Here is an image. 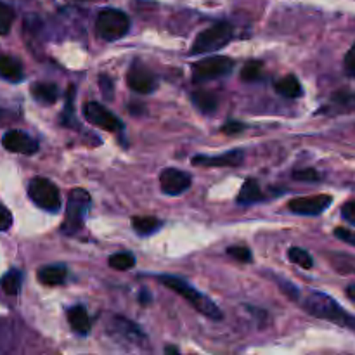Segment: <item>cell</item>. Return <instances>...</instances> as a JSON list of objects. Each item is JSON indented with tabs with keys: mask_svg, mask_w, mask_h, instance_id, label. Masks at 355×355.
Masks as SVG:
<instances>
[{
	"mask_svg": "<svg viewBox=\"0 0 355 355\" xmlns=\"http://www.w3.org/2000/svg\"><path fill=\"white\" fill-rule=\"evenodd\" d=\"M90 194L82 187L71 189L68 196V208H66L64 220L61 224V232L64 236H75L85 225V217L90 210Z\"/></svg>",
	"mask_w": 355,
	"mask_h": 355,
	"instance_id": "3957f363",
	"label": "cell"
},
{
	"mask_svg": "<svg viewBox=\"0 0 355 355\" xmlns=\"http://www.w3.org/2000/svg\"><path fill=\"white\" fill-rule=\"evenodd\" d=\"M232 38H234V30H232L231 24L217 23L198 35L193 47H191V52L193 54H207V52L220 51Z\"/></svg>",
	"mask_w": 355,
	"mask_h": 355,
	"instance_id": "5b68a950",
	"label": "cell"
},
{
	"mask_svg": "<svg viewBox=\"0 0 355 355\" xmlns=\"http://www.w3.org/2000/svg\"><path fill=\"white\" fill-rule=\"evenodd\" d=\"M191 101L205 114H211L217 111L218 96L215 92H211V90H198V92H193L191 94Z\"/></svg>",
	"mask_w": 355,
	"mask_h": 355,
	"instance_id": "d6986e66",
	"label": "cell"
},
{
	"mask_svg": "<svg viewBox=\"0 0 355 355\" xmlns=\"http://www.w3.org/2000/svg\"><path fill=\"white\" fill-rule=\"evenodd\" d=\"M21 284H23V272L17 269H10L9 272H6L0 279V286L10 297H16L21 290Z\"/></svg>",
	"mask_w": 355,
	"mask_h": 355,
	"instance_id": "603a6c76",
	"label": "cell"
},
{
	"mask_svg": "<svg viewBox=\"0 0 355 355\" xmlns=\"http://www.w3.org/2000/svg\"><path fill=\"white\" fill-rule=\"evenodd\" d=\"M14 17H16V14H14L12 7L0 0V35L9 33L10 26L14 23Z\"/></svg>",
	"mask_w": 355,
	"mask_h": 355,
	"instance_id": "4316f807",
	"label": "cell"
},
{
	"mask_svg": "<svg viewBox=\"0 0 355 355\" xmlns=\"http://www.w3.org/2000/svg\"><path fill=\"white\" fill-rule=\"evenodd\" d=\"M347 295H349L350 300L355 302V284H350V286L347 288Z\"/></svg>",
	"mask_w": 355,
	"mask_h": 355,
	"instance_id": "d590c367",
	"label": "cell"
},
{
	"mask_svg": "<svg viewBox=\"0 0 355 355\" xmlns=\"http://www.w3.org/2000/svg\"><path fill=\"white\" fill-rule=\"evenodd\" d=\"M68 322L71 326L73 331L80 336L89 335L90 329H92V321H90L89 314H87L85 307L82 305H75V307L68 309Z\"/></svg>",
	"mask_w": 355,
	"mask_h": 355,
	"instance_id": "9a60e30c",
	"label": "cell"
},
{
	"mask_svg": "<svg viewBox=\"0 0 355 355\" xmlns=\"http://www.w3.org/2000/svg\"><path fill=\"white\" fill-rule=\"evenodd\" d=\"M234 59L227 55H211L193 64V80L194 82H208V80H217L222 76H227L234 69Z\"/></svg>",
	"mask_w": 355,
	"mask_h": 355,
	"instance_id": "52a82bcc",
	"label": "cell"
},
{
	"mask_svg": "<svg viewBox=\"0 0 355 355\" xmlns=\"http://www.w3.org/2000/svg\"><path fill=\"white\" fill-rule=\"evenodd\" d=\"M2 146L10 153L17 155H35L38 151V142L23 130H9L2 137Z\"/></svg>",
	"mask_w": 355,
	"mask_h": 355,
	"instance_id": "4fadbf2b",
	"label": "cell"
},
{
	"mask_svg": "<svg viewBox=\"0 0 355 355\" xmlns=\"http://www.w3.org/2000/svg\"><path fill=\"white\" fill-rule=\"evenodd\" d=\"M165 352H170V354H179V349H177V347H166Z\"/></svg>",
	"mask_w": 355,
	"mask_h": 355,
	"instance_id": "8d00e7d4",
	"label": "cell"
},
{
	"mask_svg": "<svg viewBox=\"0 0 355 355\" xmlns=\"http://www.w3.org/2000/svg\"><path fill=\"white\" fill-rule=\"evenodd\" d=\"M0 78L7 82H21L24 78L23 64L12 55H0Z\"/></svg>",
	"mask_w": 355,
	"mask_h": 355,
	"instance_id": "e0dca14e",
	"label": "cell"
},
{
	"mask_svg": "<svg viewBox=\"0 0 355 355\" xmlns=\"http://www.w3.org/2000/svg\"><path fill=\"white\" fill-rule=\"evenodd\" d=\"M107 331L116 340H123L125 343H132V345H144L146 343V335L139 329V326L120 315L111 318V321L107 322Z\"/></svg>",
	"mask_w": 355,
	"mask_h": 355,
	"instance_id": "8fae6325",
	"label": "cell"
},
{
	"mask_svg": "<svg viewBox=\"0 0 355 355\" xmlns=\"http://www.w3.org/2000/svg\"><path fill=\"white\" fill-rule=\"evenodd\" d=\"M73 101H75V87H69L68 94H66V107L61 114V125H64V127H78L75 121V106H73Z\"/></svg>",
	"mask_w": 355,
	"mask_h": 355,
	"instance_id": "d4e9b609",
	"label": "cell"
},
{
	"mask_svg": "<svg viewBox=\"0 0 355 355\" xmlns=\"http://www.w3.org/2000/svg\"><path fill=\"white\" fill-rule=\"evenodd\" d=\"M83 116L89 123L96 125L97 128H103L107 132H121L123 130V123H121L120 118L114 113H111L107 107H104L103 104L94 103L89 101L83 107Z\"/></svg>",
	"mask_w": 355,
	"mask_h": 355,
	"instance_id": "ba28073f",
	"label": "cell"
},
{
	"mask_svg": "<svg viewBox=\"0 0 355 355\" xmlns=\"http://www.w3.org/2000/svg\"><path fill=\"white\" fill-rule=\"evenodd\" d=\"M128 30H130V19L123 10L107 7L97 14L96 31L103 40H120L128 33Z\"/></svg>",
	"mask_w": 355,
	"mask_h": 355,
	"instance_id": "277c9868",
	"label": "cell"
},
{
	"mask_svg": "<svg viewBox=\"0 0 355 355\" xmlns=\"http://www.w3.org/2000/svg\"><path fill=\"white\" fill-rule=\"evenodd\" d=\"M262 68H263L262 62L259 61L248 62V64L243 68L241 78L245 80V82H257V80H260V76H262Z\"/></svg>",
	"mask_w": 355,
	"mask_h": 355,
	"instance_id": "83f0119b",
	"label": "cell"
},
{
	"mask_svg": "<svg viewBox=\"0 0 355 355\" xmlns=\"http://www.w3.org/2000/svg\"><path fill=\"white\" fill-rule=\"evenodd\" d=\"M107 263H110L111 269L114 270H130L132 267L135 266V257L132 255L130 252H120V253H113V255L107 259Z\"/></svg>",
	"mask_w": 355,
	"mask_h": 355,
	"instance_id": "cb8c5ba5",
	"label": "cell"
},
{
	"mask_svg": "<svg viewBox=\"0 0 355 355\" xmlns=\"http://www.w3.org/2000/svg\"><path fill=\"white\" fill-rule=\"evenodd\" d=\"M159 184H162V191L168 196H179V194L186 193L193 184V179L187 172L179 168H165L159 173Z\"/></svg>",
	"mask_w": 355,
	"mask_h": 355,
	"instance_id": "7c38bea8",
	"label": "cell"
},
{
	"mask_svg": "<svg viewBox=\"0 0 355 355\" xmlns=\"http://www.w3.org/2000/svg\"><path fill=\"white\" fill-rule=\"evenodd\" d=\"M156 279L159 281L162 284H165L168 290H172L173 293L180 295L182 298H186L187 304L193 305L201 315L205 318L211 319V321H220L224 318L220 309L207 297V295L200 293L193 284H189L187 281H184L182 277H177V276H170V274H163V276H158Z\"/></svg>",
	"mask_w": 355,
	"mask_h": 355,
	"instance_id": "7a4b0ae2",
	"label": "cell"
},
{
	"mask_svg": "<svg viewBox=\"0 0 355 355\" xmlns=\"http://www.w3.org/2000/svg\"><path fill=\"white\" fill-rule=\"evenodd\" d=\"M227 255L232 257L234 260H238V262H252V252H250V248H246V246H231V248H227Z\"/></svg>",
	"mask_w": 355,
	"mask_h": 355,
	"instance_id": "f1b7e54d",
	"label": "cell"
},
{
	"mask_svg": "<svg viewBox=\"0 0 355 355\" xmlns=\"http://www.w3.org/2000/svg\"><path fill=\"white\" fill-rule=\"evenodd\" d=\"M31 96L44 104H54L59 97V90L55 83L47 82H38L31 85Z\"/></svg>",
	"mask_w": 355,
	"mask_h": 355,
	"instance_id": "7402d4cb",
	"label": "cell"
},
{
	"mask_svg": "<svg viewBox=\"0 0 355 355\" xmlns=\"http://www.w3.org/2000/svg\"><path fill=\"white\" fill-rule=\"evenodd\" d=\"M342 215H343V218H345V220L349 222V224L355 225V200L349 201V203L343 205Z\"/></svg>",
	"mask_w": 355,
	"mask_h": 355,
	"instance_id": "d6a6232c",
	"label": "cell"
},
{
	"mask_svg": "<svg viewBox=\"0 0 355 355\" xmlns=\"http://www.w3.org/2000/svg\"><path fill=\"white\" fill-rule=\"evenodd\" d=\"M288 259L293 263H297L298 267H302V269H312V266H314V260H312L311 253L302 248H297V246L288 250Z\"/></svg>",
	"mask_w": 355,
	"mask_h": 355,
	"instance_id": "484cf974",
	"label": "cell"
},
{
	"mask_svg": "<svg viewBox=\"0 0 355 355\" xmlns=\"http://www.w3.org/2000/svg\"><path fill=\"white\" fill-rule=\"evenodd\" d=\"M343 68H345L347 75L355 78V44L352 45V49L347 52L345 59H343Z\"/></svg>",
	"mask_w": 355,
	"mask_h": 355,
	"instance_id": "1f68e13d",
	"label": "cell"
},
{
	"mask_svg": "<svg viewBox=\"0 0 355 355\" xmlns=\"http://www.w3.org/2000/svg\"><path fill=\"white\" fill-rule=\"evenodd\" d=\"M333 203V198L329 194H315V196H304L295 198L288 203L290 211L297 215H304V217H315L321 215L322 211L328 210Z\"/></svg>",
	"mask_w": 355,
	"mask_h": 355,
	"instance_id": "9c48e42d",
	"label": "cell"
},
{
	"mask_svg": "<svg viewBox=\"0 0 355 355\" xmlns=\"http://www.w3.org/2000/svg\"><path fill=\"white\" fill-rule=\"evenodd\" d=\"M10 227H12V214L9 211V208L0 203V232L9 231Z\"/></svg>",
	"mask_w": 355,
	"mask_h": 355,
	"instance_id": "4dcf8cb0",
	"label": "cell"
},
{
	"mask_svg": "<svg viewBox=\"0 0 355 355\" xmlns=\"http://www.w3.org/2000/svg\"><path fill=\"white\" fill-rule=\"evenodd\" d=\"M163 227V222L149 215H135L132 217V229L139 236H151Z\"/></svg>",
	"mask_w": 355,
	"mask_h": 355,
	"instance_id": "ffe728a7",
	"label": "cell"
},
{
	"mask_svg": "<svg viewBox=\"0 0 355 355\" xmlns=\"http://www.w3.org/2000/svg\"><path fill=\"white\" fill-rule=\"evenodd\" d=\"M127 83L134 92L151 94L158 89V76L142 62L135 61L127 73Z\"/></svg>",
	"mask_w": 355,
	"mask_h": 355,
	"instance_id": "30bf717a",
	"label": "cell"
},
{
	"mask_svg": "<svg viewBox=\"0 0 355 355\" xmlns=\"http://www.w3.org/2000/svg\"><path fill=\"white\" fill-rule=\"evenodd\" d=\"M302 307L309 314L314 315V318L324 319V321H331L340 326H345V328L355 329V318H352L347 311H343L335 298H331L326 293H321V291H309L307 295H304V298H302Z\"/></svg>",
	"mask_w": 355,
	"mask_h": 355,
	"instance_id": "6da1fadb",
	"label": "cell"
},
{
	"mask_svg": "<svg viewBox=\"0 0 355 355\" xmlns=\"http://www.w3.org/2000/svg\"><path fill=\"white\" fill-rule=\"evenodd\" d=\"M28 196L38 208L51 211V214H55L61 208V193H59L58 186L44 177L31 179L30 186H28Z\"/></svg>",
	"mask_w": 355,
	"mask_h": 355,
	"instance_id": "8992f818",
	"label": "cell"
},
{
	"mask_svg": "<svg viewBox=\"0 0 355 355\" xmlns=\"http://www.w3.org/2000/svg\"><path fill=\"white\" fill-rule=\"evenodd\" d=\"M149 300H151V298H149L148 293H142V295H141V302H142V304H148Z\"/></svg>",
	"mask_w": 355,
	"mask_h": 355,
	"instance_id": "74e56055",
	"label": "cell"
},
{
	"mask_svg": "<svg viewBox=\"0 0 355 355\" xmlns=\"http://www.w3.org/2000/svg\"><path fill=\"white\" fill-rule=\"evenodd\" d=\"M66 277H68V269L61 263L45 266L38 270V281L44 286H61L66 283Z\"/></svg>",
	"mask_w": 355,
	"mask_h": 355,
	"instance_id": "2e32d148",
	"label": "cell"
},
{
	"mask_svg": "<svg viewBox=\"0 0 355 355\" xmlns=\"http://www.w3.org/2000/svg\"><path fill=\"white\" fill-rule=\"evenodd\" d=\"M274 89H276L277 94H281L283 97H288V99H298L304 94V89H302L300 82L295 75H286L281 80H277L274 83Z\"/></svg>",
	"mask_w": 355,
	"mask_h": 355,
	"instance_id": "44dd1931",
	"label": "cell"
},
{
	"mask_svg": "<svg viewBox=\"0 0 355 355\" xmlns=\"http://www.w3.org/2000/svg\"><path fill=\"white\" fill-rule=\"evenodd\" d=\"M245 128H246L245 123H239V121L231 120L229 123H225L224 127H222V132H224V134L232 135V134H239V132L245 130Z\"/></svg>",
	"mask_w": 355,
	"mask_h": 355,
	"instance_id": "836d02e7",
	"label": "cell"
},
{
	"mask_svg": "<svg viewBox=\"0 0 355 355\" xmlns=\"http://www.w3.org/2000/svg\"><path fill=\"white\" fill-rule=\"evenodd\" d=\"M245 153L243 151H227L224 155L217 156H207V155H196L193 156V165L196 166H236L241 165Z\"/></svg>",
	"mask_w": 355,
	"mask_h": 355,
	"instance_id": "5bb4252c",
	"label": "cell"
},
{
	"mask_svg": "<svg viewBox=\"0 0 355 355\" xmlns=\"http://www.w3.org/2000/svg\"><path fill=\"white\" fill-rule=\"evenodd\" d=\"M295 180H302V182H318L321 179L318 170L314 168H304V170H295L293 172Z\"/></svg>",
	"mask_w": 355,
	"mask_h": 355,
	"instance_id": "f546056e",
	"label": "cell"
},
{
	"mask_svg": "<svg viewBox=\"0 0 355 355\" xmlns=\"http://www.w3.org/2000/svg\"><path fill=\"white\" fill-rule=\"evenodd\" d=\"M263 200H266V194H263L262 187H260V184L257 182L255 179L246 180V182L243 184L241 191H239L238 198H236L238 205H241V207L260 203V201H263Z\"/></svg>",
	"mask_w": 355,
	"mask_h": 355,
	"instance_id": "ac0fdd59",
	"label": "cell"
},
{
	"mask_svg": "<svg viewBox=\"0 0 355 355\" xmlns=\"http://www.w3.org/2000/svg\"><path fill=\"white\" fill-rule=\"evenodd\" d=\"M335 236L338 239H342V241H345V243H349V245H354L355 246V232L338 227L335 231Z\"/></svg>",
	"mask_w": 355,
	"mask_h": 355,
	"instance_id": "e575fe53",
	"label": "cell"
}]
</instances>
